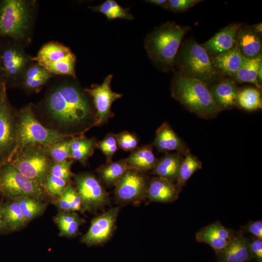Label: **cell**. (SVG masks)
<instances>
[{
	"label": "cell",
	"instance_id": "32",
	"mask_svg": "<svg viewBox=\"0 0 262 262\" xmlns=\"http://www.w3.org/2000/svg\"><path fill=\"white\" fill-rule=\"evenodd\" d=\"M238 107L249 111L262 109V100L260 91L253 87L239 90L238 95Z\"/></svg>",
	"mask_w": 262,
	"mask_h": 262
},
{
	"label": "cell",
	"instance_id": "23",
	"mask_svg": "<svg viewBox=\"0 0 262 262\" xmlns=\"http://www.w3.org/2000/svg\"><path fill=\"white\" fill-rule=\"evenodd\" d=\"M211 63L218 72L234 76L246 60L235 47L224 53L210 57Z\"/></svg>",
	"mask_w": 262,
	"mask_h": 262
},
{
	"label": "cell",
	"instance_id": "24",
	"mask_svg": "<svg viewBox=\"0 0 262 262\" xmlns=\"http://www.w3.org/2000/svg\"><path fill=\"white\" fill-rule=\"evenodd\" d=\"M184 155L179 152H168L162 157L152 170L157 177L173 183L177 181L180 164Z\"/></svg>",
	"mask_w": 262,
	"mask_h": 262
},
{
	"label": "cell",
	"instance_id": "45",
	"mask_svg": "<svg viewBox=\"0 0 262 262\" xmlns=\"http://www.w3.org/2000/svg\"><path fill=\"white\" fill-rule=\"evenodd\" d=\"M8 231L7 229L3 212L2 203H0V234Z\"/></svg>",
	"mask_w": 262,
	"mask_h": 262
},
{
	"label": "cell",
	"instance_id": "22",
	"mask_svg": "<svg viewBox=\"0 0 262 262\" xmlns=\"http://www.w3.org/2000/svg\"><path fill=\"white\" fill-rule=\"evenodd\" d=\"M179 194L175 183L157 176L148 181L146 196L151 201L167 203L177 199Z\"/></svg>",
	"mask_w": 262,
	"mask_h": 262
},
{
	"label": "cell",
	"instance_id": "5",
	"mask_svg": "<svg viewBox=\"0 0 262 262\" xmlns=\"http://www.w3.org/2000/svg\"><path fill=\"white\" fill-rule=\"evenodd\" d=\"M16 147L14 156L28 146H47L66 138H72L43 126L34 116L32 104L16 110Z\"/></svg>",
	"mask_w": 262,
	"mask_h": 262
},
{
	"label": "cell",
	"instance_id": "10",
	"mask_svg": "<svg viewBox=\"0 0 262 262\" xmlns=\"http://www.w3.org/2000/svg\"><path fill=\"white\" fill-rule=\"evenodd\" d=\"M3 82L0 95V165L10 163L16 147V110L10 103Z\"/></svg>",
	"mask_w": 262,
	"mask_h": 262
},
{
	"label": "cell",
	"instance_id": "16",
	"mask_svg": "<svg viewBox=\"0 0 262 262\" xmlns=\"http://www.w3.org/2000/svg\"><path fill=\"white\" fill-rule=\"evenodd\" d=\"M236 233L217 221L201 229L196 232V238L197 242L211 246L217 255L229 243Z\"/></svg>",
	"mask_w": 262,
	"mask_h": 262
},
{
	"label": "cell",
	"instance_id": "2",
	"mask_svg": "<svg viewBox=\"0 0 262 262\" xmlns=\"http://www.w3.org/2000/svg\"><path fill=\"white\" fill-rule=\"evenodd\" d=\"M171 91L176 100L199 117L212 119L221 112L212 97L209 86L199 80L178 73L172 80Z\"/></svg>",
	"mask_w": 262,
	"mask_h": 262
},
{
	"label": "cell",
	"instance_id": "12",
	"mask_svg": "<svg viewBox=\"0 0 262 262\" xmlns=\"http://www.w3.org/2000/svg\"><path fill=\"white\" fill-rule=\"evenodd\" d=\"M113 75L107 76L100 84L92 85L90 88L85 89L91 97L96 115V126H101L114 116L111 111L113 103L120 98L122 94L112 91L111 82Z\"/></svg>",
	"mask_w": 262,
	"mask_h": 262
},
{
	"label": "cell",
	"instance_id": "25",
	"mask_svg": "<svg viewBox=\"0 0 262 262\" xmlns=\"http://www.w3.org/2000/svg\"><path fill=\"white\" fill-rule=\"evenodd\" d=\"M126 159L131 168L142 172L153 170L158 162L150 145L138 147Z\"/></svg>",
	"mask_w": 262,
	"mask_h": 262
},
{
	"label": "cell",
	"instance_id": "44",
	"mask_svg": "<svg viewBox=\"0 0 262 262\" xmlns=\"http://www.w3.org/2000/svg\"><path fill=\"white\" fill-rule=\"evenodd\" d=\"M52 203L60 211H72L70 204L63 194L59 197L55 198Z\"/></svg>",
	"mask_w": 262,
	"mask_h": 262
},
{
	"label": "cell",
	"instance_id": "21",
	"mask_svg": "<svg viewBox=\"0 0 262 262\" xmlns=\"http://www.w3.org/2000/svg\"><path fill=\"white\" fill-rule=\"evenodd\" d=\"M250 239L241 233H237L229 243L217 255L218 262H246L251 255Z\"/></svg>",
	"mask_w": 262,
	"mask_h": 262
},
{
	"label": "cell",
	"instance_id": "35",
	"mask_svg": "<svg viewBox=\"0 0 262 262\" xmlns=\"http://www.w3.org/2000/svg\"><path fill=\"white\" fill-rule=\"evenodd\" d=\"M68 184L69 182L49 174L45 180L44 188L47 194L55 198L62 194Z\"/></svg>",
	"mask_w": 262,
	"mask_h": 262
},
{
	"label": "cell",
	"instance_id": "46",
	"mask_svg": "<svg viewBox=\"0 0 262 262\" xmlns=\"http://www.w3.org/2000/svg\"><path fill=\"white\" fill-rule=\"evenodd\" d=\"M146 1L162 7L165 9H167L168 6V0H148Z\"/></svg>",
	"mask_w": 262,
	"mask_h": 262
},
{
	"label": "cell",
	"instance_id": "31",
	"mask_svg": "<svg viewBox=\"0 0 262 262\" xmlns=\"http://www.w3.org/2000/svg\"><path fill=\"white\" fill-rule=\"evenodd\" d=\"M13 199L18 204L28 222L41 215L46 209V205L41 200L32 197L22 196Z\"/></svg>",
	"mask_w": 262,
	"mask_h": 262
},
{
	"label": "cell",
	"instance_id": "9",
	"mask_svg": "<svg viewBox=\"0 0 262 262\" xmlns=\"http://www.w3.org/2000/svg\"><path fill=\"white\" fill-rule=\"evenodd\" d=\"M45 189L22 175L10 163L0 165V196L7 200L29 196L42 200Z\"/></svg>",
	"mask_w": 262,
	"mask_h": 262
},
{
	"label": "cell",
	"instance_id": "37",
	"mask_svg": "<svg viewBox=\"0 0 262 262\" xmlns=\"http://www.w3.org/2000/svg\"><path fill=\"white\" fill-rule=\"evenodd\" d=\"M118 147L125 151H133L138 147L139 140L137 136L128 131L115 134Z\"/></svg>",
	"mask_w": 262,
	"mask_h": 262
},
{
	"label": "cell",
	"instance_id": "43",
	"mask_svg": "<svg viewBox=\"0 0 262 262\" xmlns=\"http://www.w3.org/2000/svg\"><path fill=\"white\" fill-rule=\"evenodd\" d=\"M243 229L251 234L253 237L262 240V221L261 220L250 221L244 226Z\"/></svg>",
	"mask_w": 262,
	"mask_h": 262
},
{
	"label": "cell",
	"instance_id": "7",
	"mask_svg": "<svg viewBox=\"0 0 262 262\" xmlns=\"http://www.w3.org/2000/svg\"><path fill=\"white\" fill-rule=\"evenodd\" d=\"M10 163L24 176L44 188L54 163L46 146H30L17 152Z\"/></svg>",
	"mask_w": 262,
	"mask_h": 262
},
{
	"label": "cell",
	"instance_id": "20",
	"mask_svg": "<svg viewBox=\"0 0 262 262\" xmlns=\"http://www.w3.org/2000/svg\"><path fill=\"white\" fill-rule=\"evenodd\" d=\"M261 34L253 26L242 25L237 33L236 47L246 58L252 59L262 55Z\"/></svg>",
	"mask_w": 262,
	"mask_h": 262
},
{
	"label": "cell",
	"instance_id": "41",
	"mask_svg": "<svg viewBox=\"0 0 262 262\" xmlns=\"http://www.w3.org/2000/svg\"><path fill=\"white\" fill-rule=\"evenodd\" d=\"M83 220L80 217L71 223L59 228V235L61 236L72 237L76 236Z\"/></svg>",
	"mask_w": 262,
	"mask_h": 262
},
{
	"label": "cell",
	"instance_id": "19",
	"mask_svg": "<svg viewBox=\"0 0 262 262\" xmlns=\"http://www.w3.org/2000/svg\"><path fill=\"white\" fill-rule=\"evenodd\" d=\"M212 97L218 107L222 111L238 107L239 90L235 82L225 79L209 87Z\"/></svg>",
	"mask_w": 262,
	"mask_h": 262
},
{
	"label": "cell",
	"instance_id": "34",
	"mask_svg": "<svg viewBox=\"0 0 262 262\" xmlns=\"http://www.w3.org/2000/svg\"><path fill=\"white\" fill-rule=\"evenodd\" d=\"M72 138H66L46 146L54 163L63 162L69 159V149Z\"/></svg>",
	"mask_w": 262,
	"mask_h": 262
},
{
	"label": "cell",
	"instance_id": "18",
	"mask_svg": "<svg viewBox=\"0 0 262 262\" xmlns=\"http://www.w3.org/2000/svg\"><path fill=\"white\" fill-rule=\"evenodd\" d=\"M153 145L159 152L165 153L174 151L185 155L190 152L186 144L166 122L157 130Z\"/></svg>",
	"mask_w": 262,
	"mask_h": 262
},
{
	"label": "cell",
	"instance_id": "33",
	"mask_svg": "<svg viewBox=\"0 0 262 262\" xmlns=\"http://www.w3.org/2000/svg\"><path fill=\"white\" fill-rule=\"evenodd\" d=\"M90 9L95 12H98L104 15L109 20L115 18L131 20L133 17L127 9H124L115 1L107 0L98 6H91Z\"/></svg>",
	"mask_w": 262,
	"mask_h": 262
},
{
	"label": "cell",
	"instance_id": "42",
	"mask_svg": "<svg viewBox=\"0 0 262 262\" xmlns=\"http://www.w3.org/2000/svg\"><path fill=\"white\" fill-rule=\"evenodd\" d=\"M249 250L252 258L256 262H262V240L252 237L249 242Z\"/></svg>",
	"mask_w": 262,
	"mask_h": 262
},
{
	"label": "cell",
	"instance_id": "4",
	"mask_svg": "<svg viewBox=\"0 0 262 262\" xmlns=\"http://www.w3.org/2000/svg\"><path fill=\"white\" fill-rule=\"evenodd\" d=\"M36 1L0 0V38H8L21 45L30 41Z\"/></svg>",
	"mask_w": 262,
	"mask_h": 262
},
{
	"label": "cell",
	"instance_id": "6",
	"mask_svg": "<svg viewBox=\"0 0 262 262\" xmlns=\"http://www.w3.org/2000/svg\"><path fill=\"white\" fill-rule=\"evenodd\" d=\"M175 64L179 73L199 80L208 86L218 75V71L213 66L206 50L194 40H187L182 45Z\"/></svg>",
	"mask_w": 262,
	"mask_h": 262
},
{
	"label": "cell",
	"instance_id": "29",
	"mask_svg": "<svg viewBox=\"0 0 262 262\" xmlns=\"http://www.w3.org/2000/svg\"><path fill=\"white\" fill-rule=\"evenodd\" d=\"M202 167V164L198 158L191 152L184 155L180 164L178 178L175 183L177 191L180 193L188 180L198 170Z\"/></svg>",
	"mask_w": 262,
	"mask_h": 262
},
{
	"label": "cell",
	"instance_id": "40",
	"mask_svg": "<svg viewBox=\"0 0 262 262\" xmlns=\"http://www.w3.org/2000/svg\"><path fill=\"white\" fill-rule=\"evenodd\" d=\"M201 1L199 0H169L167 9L175 13L183 12Z\"/></svg>",
	"mask_w": 262,
	"mask_h": 262
},
{
	"label": "cell",
	"instance_id": "28",
	"mask_svg": "<svg viewBox=\"0 0 262 262\" xmlns=\"http://www.w3.org/2000/svg\"><path fill=\"white\" fill-rule=\"evenodd\" d=\"M261 66L262 55L254 58H246L243 64L233 77L235 81L239 82H249L261 89L262 86L258 80V72Z\"/></svg>",
	"mask_w": 262,
	"mask_h": 262
},
{
	"label": "cell",
	"instance_id": "15",
	"mask_svg": "<svg viewBox=\"0 0 262 262\" xmlns=\"http://www.w3.org/2000/svg\"><path fill=\"white\" fill-rule=\"evenodd\" d=\"M75 56L67 47L56 42H50L38 51L33 60L52 73L68 59Z\"/></svg>",
	"mask_w": 262,
	"mask_h": 262
},
{
	"label": "cell",
	"instance_id": "39",
	"mask_svg": "<svg viewBox=\"0 0 262 262\" xmlns=\"http://www.w3.org/2000/svg\"><path fill=\"white\" fill-rule=\"evenodd\" d=\"M62 194L70 204L72 212L82 211L81 198L75 188L69 184Z\"/></svg>",
	"mask_w": 262,
	"mask_h": 262
},
{
	"label": "cell",
	"instance_id": "8",
	"mask_svg": "<svg viewBox=\"0 0 262 262\" xmlns=\"http://www.w3.org/2000/svg\"><path fill=\"white\" fill-rule=\"evenodd\" d=\"M1 80L7 88L19 86L23 74L33 61L22 45L8 38L0 43Z\"/></svg>",
	"mask_w": 262,
	"mask_h": 262
},
{
	"label": "cell",
	"instance_id": "47",
	"mask_svg": "<svg viewBox=\"0 0 262 262\" xmlns=\"http://www.w3.org/2000/svg\"><path fill=\"white\" fill-rule=\"evenodd\" d=\"M2 84H3V82L1 80H0V95Z\"/></svg>",
	"mask_w": 262,
	"mask_h": 262
},
{
	"label": "cell",
	"instance_id": "3",
	"mask_svg": "<svg viewBox=\"0 0 262 262\" xmlns=\"http://www.w3.org/2000/svg\"><path fill=\"white\" fill-rule=\"evenodd\" d=\"M190 28L167 22L155 29L145 40L150 59L162 70H173L180 46Z\"/></svg>",
	"mask_w": 262,
	"mask_h": 262
},
{
	"label": "cell",
	"instance_id": "11",
	"mask_svg": "<svg viewBox=\"0 0 262 262\" xmlns=\"http://www.w3.org/2000/svg\"><path fill=\"white\" fill-rule=\"evenodd\" d=\"M73 177L75 189L81 198L82 211H96L108 203V193L93 174L84 172Z\"/></svg>",
	"mask_w": 262,
	"mask_h": 262
},
{
	"label": "cell",
	"instance_id": "26",
	"mask_svg": "<svg viewBox=\"0 0 262 262\" xmlns=\"http://www.w3.org/2000/svg\"><path fill=\"white\" fill-rule=\"evenodd\" d=\"M97 142L95 138H88L84 135L73 137L70 146L69 159L86 165L94 153Z\"/></svg>",
	"mask_w": 262,
	"mask_h": 262
},
{
	"label": "cell",
	"instance_id": "14",
	"mask_svg": "<svg viewBox=\"0 0 262 262\" xmlns=\"http://www.w3.org/2000/svg\"><path fill=\"white\" fill-rule=\"evenodd\" d=\"M119 211V207H114L93 219L81 241L88 246H93L109 240L114 232Z\"/></svg>",
	"mask_w": 262,
	"mask_h": 262
},
{
	"label": "cell",
	"instance_id": "17",
	"mask_svg": "<svg viewBox=\"0 0 262 262\" xmlns=\"http://www.w3.org/2000/svg\"><path fill=\"white\" fill-rule=\"evenodd\" d=\"M242 25L237 23L228 25L202 46L211 57L230 50L236 46L237 33Z\"/></svg>",
	"mask_w": 262,
	"mask_h": 262
},
{
	"label": "cell",
	"instance_id": "36",
	"mask_svg": "<svg viewBox=\"0 0 262 262\" xmlns=\"http://www.w3.org/2000/svg\"><path fill=\"white\" fill-rule=\"evenodd\" d=\"M96 147L105 155L106 163L112 162L113 156L118 148L115 134L108 133L102 140L97 142Z\"/></svg>",
	"mask_w": 262,
	"mask_h": 262
},
{
	"label": "cell",
	"instance_id": "30",
	"mask_svg": "<svg viewBox=\"0 0 262 262\" xmlns=\"http://www.w3.org/2000/svg\"><path fill=\"white\" fill-rule=\"evenodd\" d=\"M4 218L9 231H16L23 228L28 221L23 215L18 204L13 199L2 203Z\"/></svg>",
	"mask_w": 262,
	"mask_h": 262
},
{
	"label": "cell",
	"instance_id": "48",
	"mask_svg": "<svg viewBox=\"0 0 262 262\" xmlns=\"http://www.w3.org/2000/svg\"><path fill=\"white\" fill-rule=\"evenodd\" d=\"M1 71L0 58V80H1Z\"/></svg>",
	"mask_w": 262,
	"mask_h": 262
},
{
	"label": "cell",
	"instance_id": "27",
	"mask_svg": "<svg viewBox=\"0 0 262 262\" xmlns=\"http://www.w3.org/2000/svg\"><path fill=\"white\" fill-rule=\"evenodd\" d=\"M126 159L106 163L97 169L100 180L107 186H115L125 172L130 169Z\"/></svg>",
	"mask_w": 262,
	"mask_h": 262
},
{
	"label": "cell",
	"instance_id": "1",
	"mask_svg": "<svg viewBox=\"0 0 262 262\" xmlns=\"http://www.w3.org/2000/svg\"><path fill=\"white\" fill-rule=\"evenodd\" d=\"M33 109L45 127L74 137L84 135L96 124L92 99L78 84L68 80L58 81L47 89Z\"/></svg>",
	"mask_w": 262,
	"mask_h": 262
},
{
	"label": "cell",
	"instance_id": "13",
	"mask_svg": "<svg viewBox=\"0 0 262 262\" xmlns=\"http://www.w3.org/2000/svg\"><path fill=\"white\" fill-rule=\"evenodd\" d=\"M148 182L143 172L130 168L125 172L115 184V196L122 202L139 200L146 196Z\"/></svg>",
	"mask_w": 262,
	"mask_h": 262
},
{
	"label": "cell",
	"instance_id": "38",
	"mask_svg": "<svg viewBox=\"0 0 262 262\" xmlns=\"http://www.w3.org/2000/svg\"><path fill=\"white\" fill-rule=\"evenodd\" d=\"M73 160L54 163L52 166L49 174L60 178L69 182L73 176L71 171Z\"/></svg>",
	"mask_w": 262,
	"mask_h": 262
}]
</instances>
